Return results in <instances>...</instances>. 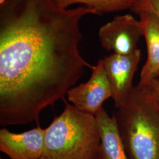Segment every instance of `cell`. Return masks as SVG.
Wrapping results in <instances>:
<instances>
[{
    "mask_svg": "<svg viewBox=\"0 0 159 159\" xmlns=\"http://www.w3.org/2000/svg\"><path fill=\"white\" fill-rule=\"evenodd\" d=\"M113 114L129 159H159V103L145 86H134Z\"/></svg>",
    "mask_w": 159,
    "mask_h": 159,
    "instance_id": "1",
    "label": "cell"
},
{
    "mask_svg": "<svg viewBox=\"0 0 159 159\" xmlns=\"http://www.w3.org/2000/svg\"><path fill=\"white\" fill-rule=\"evenodd\" d=\"M65 104L46 129L41 159H96L101 137L95 116Z\"/></svg>",
    "mask_w": 159,
    "mask_h": 159,
    "instance_id": "2",
    "label": "cell"
},
{
    "mask_svg": "<svg viewBox=\"0 0 159 159\" xmlns=\"http://www.w3.org/2000/svg\"><path fill=\"white\" fill-rule=\"evenodd\" d=\"M143 36L140 20L131 14L117 16L99 30L100 44L105 50L128 55L136 51L137 43Z\"/></svg>",
    "mask_w": 159,
    "mask_h": 159,
    "instance_id": "3",
    "label": "cell"
},
{
    "mask_svg": "<svg viewBox=\"0 0 159 159\" xmlns=\"http://www.w3.org/2000/svg\"><path fill=\"white\" fill-rule=\"evenodd\" d=\"M67 95L68 102H71L75 108L95 116L102 108L104 102L112 97L102 59H100L92 69L90 79L85 83L70 89Z\"/></svg>",
    "mask_w": 159,
    "mask_h": 159,
    "instance_id": "4",
    "label": "cell"
},
{
    "mask_svg": "<svg viewBox=\"0 0 159 159\" xmlns=\"http://www.w3.org/2000/svg\"><path fill=\"white\" fill-rule=\"evenodd\" d=\"M140 60L139 49L130 54L113 53L102 58L116 108L125 102L134 89L133 79Z\"/></svg>",
    "mask_w": 159,
    "mask_h": 159,
    "instance_id": "5",
    "label": "cell"
},
{
    "mask_svg": "<svg viewBox=\"0 0 159 159\" xmlns=\"http://www.w3.org/2000/svg\"><path fill=\"white\" fill-rule=\"evenodd\" d=\"M46 129L37 127L21 133L6 128L0 130V150L10 159H41L43 154Z\"/></svg>",
    "mask_w": 159,
    "mask_h": 159,
    "instance_id": "6",
    "label": "cell"
},
{
    "mask_svg": "<svg viewBox=\"0 0 159 159\" xmlns=\"http://www.w3.org/2000/svg\"><path fill=\"white\" fill-rule=\"evenodd\" d=\"M138 16L148 50L147 60L142 69L138 84L144 86L151 80L159 77V20L148 12Z\"/></svg>",
    "mask_w": 159,
    "mask_h": 159,
    "instance_id": "7",
    "label": "cell"
},
{
    "mask_svg": "<svg viewBox=\"0 0 159 159\" xmlns=\"http://www.w3.org/2000/svg\"><path fill=\"white\" fill-rule=\"evenodd\" d=\"M95 117L101 137L96 159H129L120 136L114 115L110 117L102 107Z\"/></svg>",
    "mask_w": 159,
    "mask_h": 159,
    "instance_id": "8",
    "label": "cell"
},
{
    "mask_svg": "<svg viewBox=\"0 0 159 159\" xmlns=\"http://www.w3.org/2000/svg\"><path fill=\"white\" fill-rule=\"evenodd\" d=\"M57 5L67 8L75 4H84L96 11L98 15L120 11L132 8L139 0H52Z\"/></svg>",
    "mask_w": 159,
    "mask_h": 159,
    "instance_id": "9",
    "label": "cell"
},
{
    "mask_svg": "<svg viewBox=\"0 0 159 159\" xmlns=\"http://www.w3.org/2000/svg\"><path fill=\"white\" fill-rule=\"evenodd\" d=\"M130 10L137 15L150 13L159 20V0H139Z\"/></svg>",
    "mask_w": 159,
    "mask_h": 159,
    "instance_id": "10",
    "label": "cell"
},
{
    "mask_svg": "<svg viewBox=\"0 0 159 159\" xmlns=\"http://www.w3.org/2000/svg\"><path fill=\"white\" fill-rule=\"evenodd\" d=\"M144 86L159 103V77L151 80Z\"/></svg>",
    "mask_w": 159,
    "mask_h": 159,
    "instance_id": "11",
    "label": "cell"
},
{
    "mask_svg": "<svg viewBox=\"0 0 159 159\" xmlns=\"http://www.w3.org/2000/svg\"><path fill=\"white\" fill-rule=\"evenodd\" d=\"M6 1V0H0V4H2V3H4Z\"/></svg>",
    "mask_w": 159,
    "mask_h": 159,
    "instance_id": "12",
    "label": "cell"
},
{
    "mask_svg": "<svg viewBox=\"0 0 159 159\" xmlns=\"http://www.w3.org/2000/svg\"><path fill=\"white\" fill-rule=\"evenodd\" d=\"M0 159H2V158H0Z\"/></svg>",
    "mask_w": 159,
    "mask_h": 159,
    "instance_id": "13",
    "label": "cell"
}]
</instances>
